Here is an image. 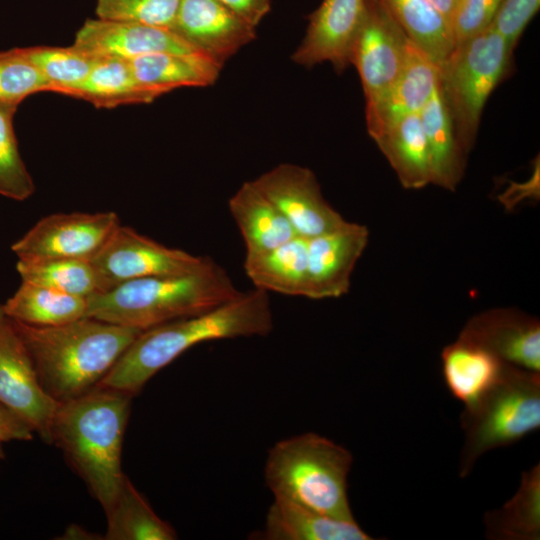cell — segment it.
<instances>
[{
    "label": "cell",
    "instance_id": "cell-1",
    "mask_svg": "<svg viewBox=\"0 0 540 540\" xmlns=\"http://www.w3.org/2000/svg\"><path fill=\"white\" fill-rule=\"evenodd\" d=\"M268 293L254 288L205 313L141 332L98 386L134 396L161 369L193 346L212 340L268 335Z\"/></svg>",
    "mask_w": 540,
    "mask_h": 540
},
{
    "label": "cell",
    "instance_id": "cell-2",
    "mask_svg": "<svg viewBox=\"0 0 540 540\" xmlns=\"http://www.w3.org/2000/svg\"><path fill=\"white\" fill-rule=\"evenodd\" d=\"M132 397L96 386L59 402L50 426V443L61 449L104 510L125 477L121 455Z\"/></svg>",
    "mask_w": 540,
    "mask_h": 540
},
{
    "label": "cell",
    "instance_id": "cell-3",
    "mask_svg": "<svg viewBox=\"0 0 540 540\" xmlns=\"http://www.w3.org/2000/svg\"><path fill=\"white\" fill-rule=\"evenodd\" d=\"M12 323L31 355L42 387L57 402L98 386L143 332L91 317L58 326Z\"/></svg>",
    "mask_w": 540,
    "mask_h": 540
},
{
    "label": "cell",
    "instance_id": "cell-4",
    "mask_svg": "<svg viewBox=\"0 0 540 540\" xmlns=\"http://www.w3.org/2000/svg\"><path fill=\"white\" fill-rule=\"evenodd\" d=\"M241 292L212 260L194 272L120 283L88 298L86 317L145 331L210 311Z\"/></svg>",
    "mask_w": 540,
    "mask_h": 540
},
{
    "label": "cell",
    "instance_id": "cell-5",
    "mask_svg": "<svg viewBox=\"0 0 540 540\" xmlns=\"http://www.w3.org/2000/svg\"><path fill=\"white\" fill-rule=\"evenodd\" d=\"M353 456L345 447L313 432L276 442L264 467L274 497L326 515L355 521L347 493Z\"/></svg>",
    "mask_w": 540,
    "mask_h": 540
},
{
    "label": "cell",
    "instance_id": "cell-6",
    "mask_svg": "<svg viewBox=\"0 0 540 540\" xmlns=\"http://www.w3.org/2000/svg\"><path fill=\"white\" fill-rule=\"evenodd\" d=\"M464 443L458 473L471 474L485 453L540 428V372L508 364L499 380L460 415Z\"/></svg>",
    "mask_w": 540,
    "mask_h": 540
},
{
    "label": "cell",
    "instance_id": "cell-7",
    "mask_svg": "<svg viewBox=\"0 0 540 540\" xmlns=\"http://www.w3.org/2000/svg\"><path fill=\"white\" fill-rule=\"evenodd\" d=\"M511 53L506 40L490 24L456 44L439 65V88L466 154L473 147L484 105L503 77Z\"/></svg>",
    "mask_w": 540,
    "mask_h": 540
},
{
    "label": "cell",
    "instance_id": "cell-8",
    "mask_svg": "<svg viewBox=\"0 0 540 540\" xmlns=\"http://www.w3.org/2000/svg\"><path fill=\"white\" fill-rule=\"evenodd\" d=\"M120 224L112 211L50 214L16 240L11 250L18 260H92Z\"/></svg>",
    "mask_w": 540,
    "mask_h": 540
},
{
    "label": "cell",
    "instance_id": "cell-9",
    "mask_svg": "<svg viewBox=\"0 0 540 540\" xmlns=\"http://www.w3.org/2000/svg\"><path fill=\"white\" fill-rule=\"evenodd\" d=\"M409 38L381 0H365L363 19L356 35L350 64L359 74L366 108L390 89L405 64Z\"/></svg>",
    "mask_w": 540,
    "mask_h": 540
},
{
    "label": "cell",
    "instance_id": "cell-10",
    "mask_svg": "<svg viewBox=\"0 0 540 540\" xmlns=\"http://www.w3.org/2000/svg\"><path fill=\"white\" fill-rule=\"evenodd\" d=\"M91 261L108 290L129 280L194 272L212 260L167 247L120 224Z\"/></svg>",
    "mask_w": 540,
    "mask_h": 540
},
{
    "label": "cell",
    "instance_id": "cell-11",
    "mask_svg": "<svg viewBox=\"0 0 540 540\" xmlns=\"http://www.w3.org/2000/svg\"><path fill=\"white\" fill-rule=\"evenodd\" d=\"M0 403L50 443L58 403L42 387L31 355L0 306Z\"/></svg>",
    "mask_w": 540,
    "mask_h": 540
},
{
    "label": "cell",
    "instance_id": "cell-12",
    "mask_svg": "<svg viewBox=\"0 0 540 540\" xmlns=\"http://www.w3.org/2000/svg\"><path fill=\"white\" fill-rule=\"evenodd\" d=\"M252 183L285 216L298 236L309 239L347 221L326 201L316 176L307 167L282 163Z\"/></svg>",
    "mask_w": 540,
    "mask_h": 540
},
{
    "label": "cell",
    "instance_id": "cell-13",
    "mask_svg": "<svg viewBox=\"0 0 540 540\" xmlns=\"http://www.w3.org/2000/svg\"><path fill=\"white\" fill-rule=\"evenodd\" d=\"M171 30L193 50L222 66L256 37V28L218 0H179Z\"/></svg>",
    "mask_w": 540,
    "mask_h": 540
},
{
    "label": "cell",
    "instance_id": "cell-14",
    "mask_svg": "<svg viewBox=\"0 0 540 540\" xmlns=\"http://www.w3.org/2000/svg\"><path fill=\"white\" fill-rule=\"evenodd\" d=\"M364 10L365 0H322L309 16L305 35L292 61L306 68L329 62L342 72L350 65Z\"/></svg>",
    "mask_w": 540,
    "mask_h": 540
},
{
    "label": "cell",
    "instance_id": "cell-15",
    "mask_svg": "<svg viewBox=\"0 0 540 540\" xmlns=\"http://www.w3.org/2000/svg\"><path fill=\"white\" fill-rule=\"evenodd\" d=\"M368 240V228L349 221L334 230L307 239V298H338L347 294L353 270Z\"/></svg>",
    "mask_w": 540,
    "mask_h": 540
},
{
    "label": "cell",
    "instance_id": "cell-16",
    "mask_svg": "<svg viewBox=\"0 0 540 540\" xmlns=\"http://www.w3.org/2000/svg\"><path fill=\"white\" fill-rule=\"evenodd\" d=\"M511 365L540 372V322L512 308H495L471 317L460 334Z\"/></svg>",
    "mask_w": 540,
    "mask_h": 540
},
{
    "label": "cell",
    "instance_id": "cell-17",
    "mask_svg": "<svg viewBox=\"0 0 540 540\" xmlns=\"http://www.w3.org/2000/svg\"><path fill=\"white\" fill-rule=\"evenodd\" d=\"M73 45L95 58L115 57L128 61L159 52H196L171 29L99 18L83 23Z\"/></svg>",
    "mask_w": 540,
    "mask_h": 540
},
{
    "label": "cell",
    "instance_id": "cell-18",
    "mask_svg": "<svg viewBox=\"0 0 540 540\" xmlns=\"http://www.w3.org/2000/svg\"><path fill=\"white\" fill-rule=\"evenodd\" d=\"M438 83L439 65L409 39L400 75L375 105L365 109L367 131L372 139L401 118L419 113Z\"/></svg>",
    "mask_w": 540,
    "mask_h": 540
},
{
    "label": "cell",
    "instance_id": "cell-19",
    "mask_svg": "<svg viewBox=\"0 0 540 540\" xmlns=\"http://www.w3.org/2000/svg\"><path fill=\"white\" fill-rule=\"evenodd\" d=\"M506 363L485 347L461 335L441 352V371L451 395L473 404L501 377Z\"/></svg>",
    "mask_w": 540,
    "mask_h": 540
},
{
    "label": "cell",
    "instance_id": "cell-20",
    "mask_svg": "<svg viewBox=\"0 0 540 540\" xmlns=\"http://www.w3.org/2000/svg\"><path fill=\"white\" fill-rule=\"evenodd\" d=\"M266 540H371L356 521L338 519L274 497L260 534Z\"/></svg>",
    "mask_w": 540,
    "mask_h": 540
},
{
    "label": "cell",
    "instance_id": "cell-21",
    "mask_svg": "<svg viewBox=\"0 0 540 540\" xmlns=\"http://www.w3.org/2000/svg\"><path fill=\"white\" fill-rule=\"evenodd\" d=\"M229 211L245 244V254L266 251L298 236L285 216L252 183L231 196Z\"/></svg>",
    "mask_w": 540,
    "mask_h": 540
},
{
    "label": "cell",
    "instance_id": "cell-22",
    "mask_svg": "<svg viewBox=\"0 0 540 540\" xmlns=\"http://www.w3.org/2000/svg\"><path fill=\"white\" fill-rule=\"evenodd\" d=\"M244 270L255 288L307 297V239L295 236L272 249L245 254Z\"/></svg>",
    "mask_w": 540,
    "mask_h": 540
},
{
    "label": "cell",
    "instance_id": "cell-23",
    "mask_svg": "<svg viewBox=\"0 0 540 540\" xmlns=\"http://www.w3.org/2000/svg\"><path fill=\"white\" fill-rule=\"evenodd\" d=\"M419 117L427 143L431 184L454 191L464 174L466 153L457 140L439 83Z\"/></svg>",
    "mask_w": 540,
    "mask_h": 540
},
{
    "label": "cell",
    "instance_id": "cell-24",
    "mask_svg": "<svg viewBox=\"0 0 540 540\" xmlns=\"http://www.w3.org/2000/svg\"><path fill=\"white\" fill-rule=\"evenodd\" d=\"M129 62L138 81L160 95L181 87L212 85L223 67L197 52L152 53Z\"/></svg>",
    "mask_w": 540,
    "mask_h": 540
},
{
    "label": "cell",
    "instance_id": "cell-25",
    "mask_svg": "<svg viewBox=\"0 0 540 540\" xmlns=\"http://www.w3.org/2000/svg\"><path fill=\"white\" fill-rule=\"evenodd\" d=\"M406 189L431 184L426 138L419 113L407 115L374 139Z\"/></svg>",
    "mask_w": 540,
    "mask_h": 540
},
{
    "label": "cell",
    "instance_id": "cell-26",
    "mask_svg": "<svg viewBox=\"0 0 540 540\" xmlns=\"http://www.w3.org/2000/svg\"><path fill=\"white\" fill-rule=\"evenodd\" d=\"M483 523L487 539H540L539 464L522 472L517 492L500 508L486 512Z\"/></svg>",
    "mask_w": 540,
    "mask_h": 540
},
{
    "label": "cell",
    "instance_id": "cell-27",
    "mask_svg": "<svg viewBox=\"0 0 540 540\" xmlns=\"http://www.w3.org/2000/svg\"><path fill=\"white\" fill-rule=\"evenodd\" d=\"M161 95L141 84L128 60L99 57L74 95L97 108H115L128 104H147Z\"/></svg>",
    "mask_w": 540,
    "mask_h": 540
},
{
    "label": "cell",
    "instance_id": "cell-28",
    "mask_svg": "<svg viewBox=\"0 0 540 540\" xmlns=\"http://www.w3.org/2000/svg\"><path fill=\"white\" fill-rule=\"evenodd\" d=\"M10 319L35 326H58L87 316L88 298L21 281L0 305Z\"/></svg>",
    "mask_w": 540,
    "mask_h": 540
},
{
    "label": "cell",
    "instance_id": "cell-29",
    "mask_svg": "<svg viewBox=\"0 0 540 540\" xmlns=\"http://www.w3.org/2000/svg\"><path fill=\"white\" fill-rule=\"evenodd\" d=\"M106 540H174L177 533L161 519L146 498L125 476L120 489L105 510Z\"/></svg>",
    "mask_w": 540,
    "mask_h": 540
},
{
    "label": "cell",
    "instance_id": "cell-30",
    "mask_svg": "<svg viewBox=\"0 0 540 540\" xmlns=\"http://www.w3.org/2000/svg\"><path fill=\"white\" fill-rule=\"evenodd\" d=\"M406 36L438 65L455 47L450 23L428 0H381Z\"/></svg>",
    "mask_w": 540,
    "mask_h": 540
},
{
    "label": "cell",
    "instance_id": "cell-31",
    "mask_svg": "<svg viewBox=\"0 0 540 540\" xmlns=\"http://www.w3.org/2000/svg\"><path fill=\"white\" fill-rule=\"evenodd\" d=\"M16 270L21 281L74 296L90 298L106 290L91 260H18Z\"/></svg>",
    "mask_w": 540,
    "mask_h": 540
},
{
    "label": "cell",
    "instance_id": "cell-32",
    "mask_svg": "<svg viewBox=\"0 0 540 540\" xmlns=\"http://www.w3.org/2000/svg\"><path fill=\"white\" fill-rule=\"evenodd\" d=\"M45 78L53 93L74 97L89 75L96 58L75 45L20 48Z\"/></svg>",
    "mask_w": 540,
    "mask_h": 540
},
{
    "label": "cell",
    "instance_id": "cell-33",
    "mask_svg": "<svg viewBox=\"0 0 540 540\" xmlns=\"http://www.w3.org/2000/svg\"><path fill=\"white\" fill-rule=\"evenodd\" d=\"M18 106L0 103V195L24 201L35 184L20 154L13 119Z\"/></svg>",
    "mask_w": 540,
    "mask_h": 540
},
{
    "label": "cell",
    "instance_id": "cell-34",
    "mask_svg": "<svg viewBox=\"0 0 540 540\" xmlns=\"http://www.w3.org/2000/svg\"><path fill=\"white\" fill-rule=\"evenodd\" d=\"M41 92H51L50 86L20 48L0 52V103L19 106Z\"/></svg>",
    "mask_w": 540,
    "mask_h": 540
},
{
    "label": "cell",
    "instance_id": "cell-35",
    "mask_svg": "<svg viewBox=\"0 0 540 540\" xmlns=\"http://www.w3.org/2000/svg\"><path fill=\"white\" fill-rule=\"evenodd\" d=\"M179 0H96L97 18L172 29Z\"/></svg>",
    "mask_w": 540,
    "mask_h": 540
},
{
    "label": "cell",
    "instance_id": "cell-36",
    "mask_svg": "<svg viewBox=\"0 0 540 540\" xmlns=\"http://www.w3.org/2000/svg\"><path fill=\"white\" fill-rule=\"evenodd\" d=\"M503 0H461L452 20L455 45L487 28Z\"/></svg>",
    "mask_w": 540,
    "mask_h": 540
},
{
    "label": "cell",
    "instance_id": "cell-37",
    "mask_svg": "<svg viewBox=\"0 0 540 540\" xmlns=\"http://www.w3.org/2000/svg\"><path fill=\"white\" fill-rule=\"evenodd\" d=\"M540 0H503L491 25L513 51L527 24L538 12Z\"/></svg>",
    "mask_w": 540,
    "mask_h": 540
},
{
    "label": "cell",
    "instance_id": "cell-38",
    "mask_svg": "<svg viewBox=\"0 0 540 540\" xmlns=\"http://www.w3.org/2000/svg\"><path fill=\"white\" fill-rule=\"evenodd\" d=\"M33 429L22 418L0 403V444L8 441H29Z\"/></svg>",
    "mask_w": 540,
    "mask_h": 540
},
{
    "label": "cell",
    "instance_id": "cell-39",
    "mask_svg": "<svg viewBox=\"0 0 540 540\" xmlns=\"http://www.w3.org/2000/svg\"><path fill=\"white\" fill-rule=\"evenodd\" d=\"M239 18L256 28L271 10V0H218Z\"/></svg>",
    "mask_w": 540,
    "mask_h": 540
},
{
    "label": "cell",
    "instance_id": "cell-40",
    "mask_svg": "<svg viewBox=\"0 0 540 540\" xmlns=\"http://www.w3.org/2000/svg\"><path fill=\"white\" fill-rule=\"evenodd\" d=\"M539 199V162L534 167L532 177L521 184L511 183L510 187L499 196V201L507 210H513L524 199Z\"/></svg>",
    "mask_w": 540,
    "mask_h": 540
},
{
    "label": "cell",
    "instance_id": "cell-41",
    "mask_svg": "<svg viewBox=\"0 0 540 540\" xmlns=\"http://www.w3.org/2000/svg\"><path fill=\"white\" fill-rule=\"evenodd\" d=\"M431 5L450 23L461 0H428Z\"/></svg>",
    "mask_w": 540,
    "mask_h": 540
},
{
    "label": "cell",
    "instance_id": "cell-42",
    "mask_svg": "<svg viewBox=\"0 0 540 540\" xmlns=\"http://www.w3.org/2000/svg\"><path fill=\"white\" fill-rule=\"evenodd\" d=\"M3 457H4V453L2 450V444H0V459H2Z\"/></svg>",
    "mask_w": 540,
    "mask_h": 540
}]
</instances>
